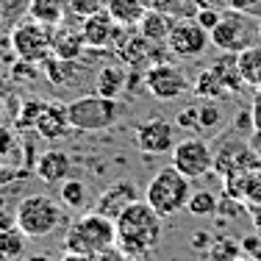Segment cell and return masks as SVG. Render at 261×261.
<instances>
[{
  "instance_id": "6da1fadb",
  "label": "cell",
  "mask_w": 261,
  "mask_h": 261,
  "mask_svg": "<svg viewBox=\"0 0 261 261\" xmlns=\"http://www.w3.org/2000/svg\"><path fill=\"white\" fill-rule=\"evenodd\" d=\"M161 220L156 211L150 208L147 200H136L114 220L117 225V247L128 258H142L161 242Z\"/></svg>"
},
{
  "instance_id": "7a4b0ae2",
  "label": "cell",
  "mask_w": 261,
  "mask_h": 261,
  "mask_svg": "<svg viewBox=\"0 0 261 261\" xmlns=\"http://www.w3.org/2000/svg\"><path fill=\"white\" fill-rule=\"evenodd\" d=\"M64 253H81V256H92L97 258L100 253H106L109 247L117 245V225L114 220L89 211V214L78 217L64 233Z\"/></svg>"
},
{
  "instance_id": "3957f363",
  "label": "cell",
  "mask_w": 261,
  "mask_h": 261,
  "mask_svg": "<svg viewBox=\"0 0 261 261\" xmlns=\"http://www.w3.org/2000/svg\"><path fill=\"white\" fill-rule=\"evenodd\" d=\"M192 197V181L178 172L175 167H164L147 181L145 186V200L159 217H172L186 208Z\"/></svg>"
},
{
  "instance_id": "277c9868",
  "label": "cell",
  "mask_w": 261,
  "mask_h": 261,
  "mask_svg": "<svg viewBox=\"0 0 261 261\" xmlns=\"http://www.w3.org/2000/svg\"><path fill=\"white\" fill-rule=\"evenodd\" d=\"M125 111L117 97H103V95H81L75 100L67 103V114H70V125L72 130H86V134H95V130H106L111 125H117Z\"/></svg>"
},
{
  "instance_id": "5b68a950",
  "label": "cell",
  "mask_w": 261,
  "mask_h": 261,
  "mask_svg": "<svg viewBox=\"0 0 261 261\" xmlns=\"http://www.w3.org/2000/svg\"><path fill=\"white\" fill-rule=\"evenodd\" d=\"M17 228L28 236V239H45L59 231V225L64 222V211L53 200L50 195H28L20 200V206L14 211Z\"/></svg>"
},
{
  "instance_id": "8992f818",
  "label": "cell",
  "mask_w": 261,
  "mask_h": 261,
  "mask_svg": "<svg viewBox=\"0 0 261 261\" xmlns=\"http://www.w3.org/2000/svg\"><path fill=\"white\" fill-rule=\"evenodd\" d=\"M11 50L22 61L42 64L47 56H53V28L31 20L28 14L20 17L11 28Z\"/></svg>"
},
{
  "instance_id": "52a82bcc",
  "label": "cell",
  "mask_w": 261,
  "mask_h": 261,
  "mask_svg": "<svg viewBox=\"0 0 261 261\" xmlns=\"http://www.w3.org/2000/svg\"><path fill=\"white\" fill-rule=\"evenodd\" d=\"M253 36H256V25L247 20V14L228 9L220 14V22L211 28V45L220 53H242L253 45Z\"/></svg>"
},
{
  "instance_id": "ba28073f",
  "label": "cell",
  "mask_w": 261,
  "mask_h": 261,
  "mask_svg": "<svg viewBox=\"0 0 261 261\" xmlns=\"http://www.w3.org/2000/svg\"><path fill=\"white\" fill-rule=\"evenodd\" d=\"M145 89L150 92L156 100L170 103L184 97L186 92L192 89V81L186 78V72L178 64H170V61H156L145 70Z\"/></svg>"
},
{
  "instance_id": "9c48e42d",
  "label": "cell",
  "mask_w": 261,
  "mask_h": 261,
  "mask_svg": "<svg viewBox=\"0 0 261 261\" xmlns=\"http://www.w3.org/2000/svg\"><path fill=\"white\" fill-rule=\"evenodd\" d=\"M172 167L178 172H184L189 181L208 175L214 170V150L208 147L206 139L200 136H192V139H181L172 147Z\"/></svg>"
},
{
  "instance_id": "30bf717a",
  "label": "cell",
  "mask_w": 261,
  "mask_h": 261,
  "mask_svg": "<svg viewBox=\"0 0 261 261\" xmlns=\"http://www.w3.org/2000/svg\"><path fill=\"white\" fill-rule=\"evenodd\" d=\"M211 45V34L197 20H175L170 36H167V50L178 59H197Z\"/></svg>"
},
{
  "instance_id": "8fae6325",
  "label": "cell",
  "mask_w": 261,
  "mask_h": 261,
  "mask_svg": "<svg viewBox=\"0 0 261 261\" xmlns=\"http://www.w3.org/2000/svg\"><path fill=\"white\" fill-rule=\"evenodd\" d=\"M175 145H178L175 122L147 120L136 128V147H139L145 156H164V153H172Z\"/></svg>"
},
{
  "instance_id": "7c38bea8",
  "label": "cell",
  "mask_w": 261,
  "mask_h": 261,
  "mask_svg": "<svg viewBox=\"0 0 261 261\" xmlns=\"http://www.w3.org/2000/svg\"><path fill=\"white\" fill-rule=\"evenodd\" d=\"M136 200H139V189H136L134 181H114V184H109L100 195H97L95 208H92V211L109 217V220H117V217H120L122 211H125L130 203H136Z\"/></svg>"
},
{
  "instance_id": "4fadbf2b",
  "label": "cell",
  "mask_w": 261,
  "mask_h": 261,
  "mask_svg": "<svg viewBox=\"0 0 261 261\" xmlns=\"http://www.w3.org/2000/svg\"><path fill=\"white\" fill-rule=\"evenodd\" d=\"M81 34H84L86 47H92V50H109V47H114V39H117V34H120V25L111 20L109 11L100 9V11H95L92 17L84 20Z\"/></svg>"
},
{
  "instance_id": "5bb4252c",
  "label": "cell",
  "mask_w": 261,
  "mask_h": 261,
  "mask_svg": "<svg viewBox=\"0 0 261 261\" xmlns=\"http://www.w3.org/2000/svg\"><path fill=\"white\" fill-rule=\"evenodd\" d=\"M34 130L42 136V139L53 142V139H64L72 130L70 125V114H67V103L61 100H45V109H42L39 120H36Z\"/></svg>"
},
{
  "instance_id": "9a60e30c",
  "label": "cell",
  "mask_w": 261,
  "mask_h": 261,
  "mask_svg": "<svg viewBox=\"0 0 261 261\" xmlns=\"http://www.w3.org/2000/svg\"><path fill=\"white\" fill-rule=\"evenodd\" d=\"M34 172L42 178L45 184H64L67 178H70L72 172V161L67 156L64 150H59V147H50V150H45L39 159H36V167Z\"/></svg>"
},
{
  "instance_id": "2e32d148",
  "label": "cell",
  "mask_w": 261,
  "mask_h": 261,
  "mask_svg": "<svg viewBox=\"0 0 261 261\" xmlns=\"http://www.w3.org/2000/svg\"><path fill=\"white\" fill-rule=\"evenodd\" d=\"M86 50V42H84V34L81 28L75 25H61L53 28V56L56 59H64V61H78Z\"/></svg>"
},
{
  "instance_id": "e0dca14e",
  "label": "cell",
  "mask_w": 261,
  "mask_h": 261,
  "mask_svg": "<svg viewBox=\"0 0 261 261\" xmlns=\"http://www.w3.org/2000/svg\"><path fill=\"white\" fill-rule=\"evenodd\" d=\"M233 181L239 186L228 184V195L247 203L250 208H261V167H253L242 175H233Z\"/></svg>"
},
{
  "instance_id": "ac0fdd59",
  "label": "cell",
  "mask_w": 261,
  "mask_h": 261,
  "mask_svg": "<svg viewBox=\"0 0 261 261\" xmlns=\"http://www.w3.org/2000/svg\"><path fill=\"white\" fill-rule=\"evenodd\" d=\"M128 67L125 64H106L97 70V78H95V92L103 97H117L120 100V95L125 92L128 86Z\"/></svg>"
},
{
  "instance_id": "d6986e66",
  "label": "cell",
  "mask_w": 261,
  "mask_h": 261,
  "mask_svg": "<svg viewBox=\"0 0 261 261\" xmlns=\"http://www.w3.org/2000/svg\"><path fill=\"white\" fill-rule=\"evenodd\" d=\"M106 11L111 14V20L122 28H136L142 22V17L147 14L145 0H106Z\"/></svg>"
},
{
  "instance_id": "ffe728a7",
  "label": "cell",
  "mask_w": 261,
  "mask_h": 261,
  "mask_svg": "<svg viewBox=\"0 0 261 261\" xmlns=\"http://www.w3.org/2000/svg\"><path fill=\"white\" fill-rule=\"evenodd\" d=\"M70 0H31L28 3V17L47 28H56L64 22Z\"/></svg>"
},
{
  "instance_id": "44dd1931",
  "label": "cell",
  "mask_w": 261,
  "mask_h": 261,
  "mask_svg": "<svg viewBox=\"0 0 261 261\" xmlns=\"http://www.w3.org/2000/svg\"><path fill=\"white\" fill-rule=\"evenodd\" d=\"M172 25H175V22H172L161 9H147V14L142 17V22L136 25V31H139L150 45H159V42L167 45V36H170Z\"/></svg>"
},
{
  "instance_id": "7402d4cb",
  "label": "cell",
  "mask_w": 261,
  "mask_h": 261,
  "mask_svg": "<svg viewBox=\"0 0 261 261\" xmlns=\"http://www.w3.org/2000/svg\"><path fill=\"white\" fill-rule=\"evenodd\" d=\"M39 67H42V75L50 81L53 86H72L81 72L78 61H64V59H56V56H47Z\"/></svg>"
},
{
  "instance_id": "603a6c76",
  "label": "cell",
  "mask_w": 261,
  "mask_h": 261,
  "mask_svg": "<svg viewBox=\"0 0 261 261\" xmlns=\"http://www.w3.org/2000/svg\"><path fill=\"white\" fill-rule=\"evenodd\" d=\"M236 64H239L242 81L253 89H261V45H250L236 53Z\"/></svg>"
},
{
  "instance_id": "cb8c5ba5",
  "label": "cell",
  "mask_w": 261,
  "mask_h": 261,
  "mask_svg": "<svg viewBox=\"0 0 261 261\" xmlns=\"http://www.w3.org/2000/svg\"><path fill=\"white\" fill-rule=\"evenodd\" d=\"M211 70L217 72V78L222 81V86H225L231 95L245 86V81L239 75V64H236V53H220L214 59V64H211Z\"/></svg>"
},
{
  "instance_id": "d4e9b609",
  "label": "cell",
  "mask_w": 261,
  "mask_h": 261,
  "mask_svg": "<svg viewBox=\"0 0 261 261\" xmlns=\"http://www.w3.org/2000/svg\"><path fill=\"white\" fill-rule=\"evenodd\" d=\"M25 247H28V236L17 225L0 231V261H22L28 256Z\"/></svg>"
},
{
  "instance_id": "484cf974",
  "label": "cell",
  "mask_w": 261,
  "mask_h": 261,
  "mask_svg": "<svg viewBox=\"0 0 261 261\" xmlns=\"http://www.w3.org/2000/svg\"><path fill=\"white\" fill-rule=\"evenodd\" d=\"M192 89H195V95L203 97V100H217V97H228V95H231V92L222 86V81L217 78V72L211 70V67H206V70L195 78Z\"/></svg>"
},
{
  "instance_id": "4316f807",
  "label": "cell",
  "mask_w": 261,
  "mask_h": 261,
  "mask_svg": "<svg viewBox=\"0 0 261 261\" xmlns=\"http://www.w3.org/2000/svg\"><path fill=\"white\" fill-rule=\"evenodd\" d=\"M242 258V245L231 236H220L211 242V247L206 250V261H239Z\"/></svg>"
},
{
  "instance_id": "83f0119b",
  "label": "cell",
  "mask_w": 261,
  "mask_h": 261,
  "mask_svg": "<svg viewBox=\"0 0 261 261\" xmlns=\"http://www.w3.org/2000/svg\"><path fill=\"white\" fill-rule=\"evenodd\" d=\"M186 211H189V214H195V217H211V214H217V211H220V200H217L214 192L197 189V192H192L189 203H186Z\"/></svg>"
},
{
  "instance_id": "f1b7e54d",
  "label": "cell",
  "mask_w": 261,
  "mask_h": 261,
  "mask_svg": "<svg viewBox=\"0 0 261 261\" xmlns=\"http://www.w3.org/2000/svg\"><path fill=\"white\" fill-rule=\"evenodd\" d=\"M59 200L67 208H84L86 206V184L78 178H67L64 184H59Z\"/></svg>"
},
{
  "instance_id": "f546056e",
  "label": "cell",
  "mask_w": 261,
  "mask_h": 261,
  "mask_svg": "<svg viewBox=\"0 0 261 261\" xmlns=\"http://www.w3.org/2000/svg\"><path fill=\"white\" fill-rule=\"evenodd\" d=\"M0 161H20V164H25L22 142H17V136L3 125H0Z\"/></svg>"
},
{
  "instance_id": "4dcf8cb0",
  "label": "cell",
  "mask_w": 261,
  "mask_h": 261,
  "mask_svg": "<svg viewBox=\"0 0 261 261\" xmlns=\"http://www.w3.org/2000/svg\"><path fill=\"white\" fill-rule=\"evenodd\" d=\"M42 109H45V100L42 97H28L22 100L20 111H17V128H34L36 120H39Z\"/></svg>"
},
{
  "instance_id": "1f68e13d",
  "label": "cell",
  "mask_w": 261,
  "mask_h": 261,
  "mask_svg": "<svg viewBox=\"0 0 261 261\" xmlns=\"http://www.w3.org/2000/svg\"><path fill=\"white\" fill-rule=\"evenodd\" d=\"M39 64H34V61H22V59H17L14 64H11V70H9V78H11V84H20V86H25V84H34L36 78H39Z\"/></svg>"
},
{
  "instance_id": "d6a6232c",
  "label": "cell",
  "mask_w": 261,
  "mask_h": 261,
  "mask_svg": "<svg viewBox=\"0 0 261 261\" xmlns=\"http://www.w3.org/2000/svg\"><path fill=\"white\" fill-rule=\"evenodd\" d=\"M197 111H200V128L203 130H211L222 122V111H220V106H217V100L197 103Z\"/></svg>"
},
{
  "instance_id": "836d02e7",
  "label": "cell",
  "mask_w": 261,
  "mask_h": 261,
  "mask_svg": "<svg viewBox=\"0 0 261 261\" xmlns=\"http://www.w3.org/2000/svg\"><path fill=\"white\" fill-rule=\"evenodd\" d=\"M175 128L181 130H189V134H195V130H203L200 128V111H197V106H186V109H181L175 114Z\"/></svg>"
},
{
  "instance_id": "e575fe53",
  "label": "cell",
  "mask_w": 261,
  "mask_h": 261,
  "mask_svg": "<svg viewBox=\"0 0 261 261\" xmlns=\"http://www.w3.org/2000/svg\"><path fill=\"white\" fill-rule=\"evenodd\" d=\"M220 14H222L220 9H200V11H197V17H195V20L200 22V25H203V28H206L208 34H211V28H214L217 22H220Z\"/></svg>"
},
{
  "instance_id": "d590c367",
  "label": "cell",
  "mask_w": 261,
  "mask_h": 261,
  "mask_svg": "<svg viewBox=\"0 0 261 261\" xmlns=\"http://www.w3.org/2000/svg\"><path fill=\"white\" fill-rule=\"evenodd\" d=\"M95 261H130V258H128L125 253L120 250V247L114 245V247H109V250H106V253H100V256H97Z\"/></svg>"
},
{
  "instance_id": "8d00e7d4",
  "label": "cell",
  "mask_w": 261,
  "mask_h": 261,
  "mask_svg": "<svg viewBox=\"0 0 261 261\" xmlns=\"http://www.w3.org/2000/svg\"><path fill=\"white\" fill-rule=\"evenodd\" d=\"M250 114H253V128H256L258 134H261V89H256V97H253Z\"/></svg>"
},
{
  "instance_id": "74e56055",
  "label": "cell",
  "mask_w": 261,
  "mask_h": 261,
  "mask_svg": "<svg viewBox=\"0 0 261 261\" xmlns=\"http://www.w3.org/2000/svg\"><path fill=\"white\" fill-rule=\"evenodd\" d=\"M211 242H214V239H211L208 233H197V236H192V245H195L197 250H203V253H206L208 247H211Z\"/></svg>"
},
{
  "instance_id": "f35d334b",
  "label": "cell",
  "mask_w": 261,
  "mask_h": 261,
  "mask_svg": "<svg viewBox=\"0 0 261 261\" xmlns=\"http://www.w3.org/2000/svg\"><path fill=\"white\" fill-rule=\"evenodd\" d=\"M17 225V217L9 214V208L0 206V231H6V228H14Z\"/></svg>"
},
{
  "instance_id": "ab89813d",
  "label": "cell",
  "mask_w": 261,
  "mask_h": 261,
  "mask_svg": "<svg viewBox=\"0 0 261 261\" xmlns=\"http://www.w3.org/2000/svg\"><path fill=\"white\" fill-rule=\"evenodd\" d=\"M222 3H228V0H195L197 9H220Z\"/></svg>"
},
{
  "instance_id": "60d3db41",
  "label": "cell",
  "mask_w": 261,
  "mask_h": 261,
  "mask_svg": "<svg viewBox=\"0 0 261 261\" xmlns=\"http://www.w3.org/2000/svg\"><path fill=\"white\" fill-rule=\"evenodd\" d=\"M61 261H95L92 256H81V253H64Z\"/></svg>"
},
{
  "instance_id": "b9f144b4",
  "label": "cell",
  "mask_w": 261,
  "mask_h": 261,
  "mask_svg": "<svg viewBox=\"0 0 261 261\" xmlns=\"http://www.w3.org/2000/svg\"><path fill=\"white\" fill-rule=\"evenodd\" d=\"M22 261H50V256H45V253H31V256H25Z\"/></svg>"
},
{
  "instance_id": "7bdbcfd3",
  "label": "cell",
  "mask_w": 261,
  "mask_h": 261,
  "mask_svg": "<svg viewBox=\"0 0 261 261\" xmlns=\"http://www.w3.org/2000/svg\"><path fill=\"white\" fill-rule=\"evenodd\" d=\"M3 95H6V78H3V72H0V100H3Z\"/></svg>"
},
{
  "instance_id": "ee69618b",
  "label": "cell",
  "mask_w": 261,
  "mask_h": 261,
  "mask_svg": "<svg viewBox=\"0 0 261 261\" xmlns=\"http://www.w3.org/2000/svg\"><path fill=\"white\" fill-rule=\"evenodd\" d=\"M256 39H258V42H261V20H258V22H256Z\"/></svg>"
},
{
  "instance_id": "f6af8a7d",
  "label": "cell",
  "mask_w": 261,
  "mask_h": 261,
  "mask_svg": "<svg viewBox=\"0 0 261 261\" xmlns=\"http://www.w3.org/2000/svg\"><path fill=\"white\" fill-rule=\"evenodd\" d=\"M239 261H253V258H239Z\"/></svg>"
},
{
  "instance_id": "bcb514c9",
  "label": "cell",
  "mask_w": 261,
  "mask_h": 261,
  "mask_svg": "<svg viewBox=\"0 0 261 261\" xmlns=\"http://www.w3.org/2000/svg\"><path fill=\"white\" fill-rule=\"evenodd\" d=\"M0 22H3V11H0Z\"/></svg>"
}]
</instances>
